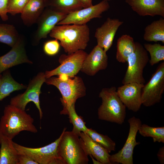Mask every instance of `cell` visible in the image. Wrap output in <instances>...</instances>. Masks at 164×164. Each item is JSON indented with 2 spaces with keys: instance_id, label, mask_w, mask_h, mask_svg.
Instances as JSON below:
<instances>
[{
  "instance_id": "1",
  "label": "cell",
  "mask_w": 164,
  "mask_h": 164,
  "mask_svg": "<svg viewBox=\"0 0 164 164\" xmlns=\"http://www.w3.org/2000/svg\"><path fill=\"white\" fill-rule=\"evenodd\" d=\"M50 36L60 41V44L67 54L84 50L90 40V30L87 24L56 25Z\"/></svg>"
},
{
  "instance_id": "2",
  "label": "cell",
  "mask_w": 164,
  "mask_h": 164,
  "mask_svg": "<svg viewBox=\"0 0 164 164\" xmlns=\"http://www.w3.org/2000/svg\"><path fill=\"white\" fill-rule=\"evenodd\" d=\"M33 118L25 111L11 104L5 107L0 120V132L12 139L20 132L36 133L38 130Z\"/></svg>"
},
{
  "instance_id": "3",
  "label": "cell",
  "mask_w": 164,
  "mask_h": 164,
  "mask_svg": "<svg viewBox=\"0 0 164 164\" xmlns=\"http://www.w3.org/2000/svg\"><path fill=\"white\" fill-rule=\"evenodd\" d=\"M71 78L61 74L58 77H52L47 78L45 82L48 85L56 87L61 94L60 101L63 107L60 112L61 114L64 115L68 107L75 104L77 99L86 94V88L82 78L76 76Z\"/></svg>"
},
{
  "instance_id": "4",
  "label": "cell",
  "mask_w": 164,
  "mask_h": 164,
  "mask_svg": "<svg viewBox=\"0 0 164 164\" xmlns=\"http://www.w3.org/2000/svg\"><path fill=\"white\" fill-rule=\"evenodd\" d=\"M102 103L98 109V118L122 125L126 117V107L119 98L115 87L102 89L99 95Z\"/></svg>"
},
{
  "instance_id": "5",
  "label": "cell",
  "mask_w": 164,
  "mask_h": 164,
  "mask_svg": "<svg viewBox=\"0 0 164 164\" xmlns=\"http://www.w3.org/2000/svg\"><path fill=\"white\" fill-rule=\"evenodd\" d=\"M64 128L58 146V153L63 164H87L88 155L82 146L80 137L72 131Z\"/></svg>"
},
{
  "instance_id": "6",
  "label": "cell",
  "mask_w": 164,
  "mask_h": 164,
  "mask_svg": "<svg viewBox=\"0 0 164 164\" xmlns=\"http://www.w3.org/2000/svg\"><path fill=\"white\" fill-rule=\"evenodd\" d=\"M135 42V50L127 60L128 66L122 81L123 84L132 82L144 84L145 83L143 71L149 58L143 46L139 42Z\"/></svg>"
},
{
  "instance_id": "7",
  "label": "cell",
  "mask_w": 164,
  "mask_h": 164,
  "mask_svg": "<svg viewBox=\"0 0 164 164\" xmlns=\"http://www.w3.org/2000/svg\"><path fill=\"white\" fill-rule=\"evenodd\" d=\"M61 135L54 142L44 146L32 148L19 145L13 141L19 154L26 155L38 164H63L58 153V146Z\"/></svg>"
},
{
  "instance_id": "8",
  "label": "cell",
  "mask_w": 164,
  "mask_h": 164,
  "mask_svg": "<svg viewBox=\"0 0 164 164\" xmlns=\"http://www.w3.org/2000/svg\"><path fill=\"white\" fill-rule=\"evenodd\" d=\"M164 91V62L158 66L142 92V104L150 107L160 102Z\"/></svg>"
},
{
  "instance_id": "9",
  "label": "cell",
  "mask_w": 164,
  "mask_h": 164,
  "mask_svg": "<svg viewBox=\"0 0 164 164\" xmlns=\"http://www.w3.org/2000/svg\"><path fill=\"white\" fill-rule=\"evenodd\" d=\"M46 79L44 73H39L30 81L24 93L18 94L11 99L10 104L25 111L27 104L30 102H33L38 110L40 119H41L43 113L40 106L39 96L41 93V87Z\"/></svg>"
},
{
  "instance_id": "10",
  "label": "cell",
  "mask_w": 164,
  "mask_h": 164,
  "mask_svg": "<svg viewBox=\"0 0 164 164\" xmlns=\"http://www.w3.org/2000/svg\"><path fill=\"white\" fill-rule=\"evenodd\" d=\"M128 122L130 128L126 142L121 149L117 153L110 155L109 159L112 164H133V154L135 147L139 144L136 141V136L142 121L138 118L133 116Z\"/></svg>"
},
{
  "instance_id": "11",
  "label": "cell",
  "mask_w": 164,
  "mask_h": 164,
  "mask_svg": "<svg viewBox=\"0 0 164 164\" xmlns=\"http://www.w3.org/2000/svg\"><path fill=\"white\" fill-rule=\"evenodd\" d=\"M88 54L80 50L70 54H62L59 61L60 65L55 69L45 73L46 79L54 75L64 74L73 78L80 70L83 62Z\"/></svg>"
},
{
  "instance_id": "12",
  "label": "cell",
  "mask_w": 164,
  "mask_h": 164,
  "mask_svg": "<svg viewBox=\"0 0 164 164\" xmlns=\"http://www.w3.org/2000/svg\"><path fill=\"white\" fill-rule=\"evenodd\" d=\"M110 7L108 2L103 0L95 5L70 12L57 25L86 24L93 19L101 18L102 13Z\"/></svg>"
},
{
  "instance_id": "13",
  "label": "cell",
  "mask_w": 164,
  "mask_h": 164,
  "mask_svg": "<svg viewBox=\"0 0 164 164\" xmlns=\"http://www.w3.org/2000/svg\"><path fill=\"white\" fill-rule=\"evenodd\" d=\"M68 14L50 7H46L38 18L37 28L33 37V41L38 44L42 39L46 38L48 34Z\"/></svg>"
},
{
  "instance_id": "14",
  "label": "cell",
  "mask_w": 164,
  "mask_h": 164,
  "mask_svg": "<svg viewBox=\"0 0 164 164\" xmlns=\"http://www.w3.org/2000/svg\"><path fill=\"white\" fill-rule=\"evenodd\" d=\"M144 84L130 83L118 87L117 94L123 104L128 110L138 111L142 104V92Z\"/></svg>"
},
{
  "instance_id": "15",
  "label": "cell",
  "mask_w": 164,
  "mask_h": 164,
  "mask_svg": "<svg viewBox=\"0 0 164 164\" xmlns=\"http://www.w3.org/2000/svg\"><path fill=\"white\" fill-rule=\"evenodd\" d=\"M108 58L106 52L97 45L87 54L80 70L87 75L94 76L99 71L107 68Z\"/></svg>"
},
{
  "instance_id": "16",
  "label": "cell",
  "mask_w": 164,
  "mask_h": 164,
  "mask_svg": "<svg viewBox=\"0 0 164 164\" xmlns=\"http://www.w3.org/2000/svg\"><path fill=\"white\" fill-rule=\"evenodd\" d=\"M123 23L118 19L108 18L96 30L94 36L97 45L106 52L112 46L115 34L119 27Z\"/></svg>"
},
{
  "instance_id": "17",
  "label": "cell",
  "mask_w": 164,
  "mask_h": 164,
  "mask_svg": "<svg viewBox=\"0 0 164 164\" xmlns=\"http://www.w3.org/2000/svg\"><path fill=\"white\" fill-rule=\"evenodd\" d=\"M23 63H32L28 58L23 38L20 36L11 50L0 57V74L13 66Z\"/></svg>"
},
{
  "instance_id": "18",
  "label": "cell",
  "mask_w": 164,
  "mask_h": 164,
  "mask_svg": "<svg viewBox=\"0 0 164 164\" xmlns=\"http://www.w3.org/2000/svg\"><path fill=\"white\" fill-rule=\"evenodd\" d=\"M125 2L140 16L159 15L164 18V0H125Z\"/></svg>"
},
{
  "instance_id": "19",
  "label": "cell",
  "mask_w": 164,
  "mask_h": 164,
  "mask_svg": "<svg viewBox=\"0 0 164 164\" xmlns=\"http://www.w3.org/2000/svg\"><path fill=\"white\" fill-rule=\"evenodd\" d=\"M82 146L87 154L91 155L102 164H112L109 160L108 152L100 145L93 140L86 133L79 135Z\"/></svg>"
},
{
  "instance_id": "20",
  "label": "cell",
  "mask_w": 164,
  "mask_h": 164,
  "mask_svg": "<svg viewBox=\"0 0 164 164\" xmlns=\"http://www.w3.org/2000/svg\"><path fill=\"white\" fill-rule=\"evenodd\" d=\"M45 8L44 0H30L21 13L24 24L30 26L36 23Z\"/></svg>"
},
{
  "instance_id": "21",
  "label": "cell",
  "mask_w": 164,
  "mask_h": 164,
  "mask_svg": "<svg viewBox=\"0 0 164 164\" xmlns=\"http://www.w3.org/2000/svg\"><path fill=\"white\" fill-rule=\"evenodd\" d=\"M0 164H18L19 154L12 139L0 132Z\"/></svg>"
},
{
  "instance_id": "22",
  "label": "cell",
  "mask_w": 164,
  "mask_h": 164,
  "mask_svg": "<svg viewBox=\"0 0 164 164\" xmlns=\"http://www.w3.org/2000/svg\"><path fill=\"white\" fill-rule=\"evenodd\" d=\"M116 58L119 62L125 63L128 57L135 50V42L129 35H122L119 38L117 43Z\"/></svg>"
},
{
  "instance_id": "23",
  "label": "cell",
  "mask_w": 164,
  "mask_h": 164,
  "mask_svg": "<svg viewBox=\"0 0 164 164\" xmlns=\"http://www.w3.org/2000/svg\"><path fill=\"white\" fill-rule=\"evenodd\" d=\"M144 39L147 42L164 43V19L161 17L148 25L145 29Z\"/></svg>"
},
{
  "instance_id": "24",
  "label": "cell",
  "mask_w": 164,
  "mask_h": 164,
  "mask_svg": "<svg viewBox=\"0 0 164 164\" xmlns=\"http://www.w3.org/2000/svg\"><path fill=\"white\" fill-rule=\"evenodd\" d=\"M26 87L16 81L7 71L1 77L0 80V101L12 92L26 88Z\"/></svg>"
},
{
  "instance_id": "25",
  "label": "cell",
  "mask_w": 164,
  "mask_h": 164,
  "mask_svg": "<svg viewBox=\"0 0 164 164\" xmlns=\"http://www.w3.org/2000/svg\"><path fill=\"white\" fill-rule=\"evenodd\" d=\"M46 7H50L68 14L83 8L78 0H44Z\"/></svg>"
},
{
  "instance_id": "26",
  "label": "cell",
  "mask_w": 164,
  "mask_h": 164,
  "mask_svg": "<svg viewBox=\"0 0 164 164\" xmlns=\"http://www.w3.org/2000/svg\"><path fill=\"white\" fill-rule=\"evenodd\" d=\"M20 36L15 26L12 25L0 23V42L12 47Z\"/></svg>"
},
{
  "instance_id": "27",
  "label": "cell",
  "mask_w": 164,
  "mask_h": 164,
  "mask_svg": "<svg viewBox=\"0 0 164 164\" xmlns=\"http://www.w3.org/2000/svg\"><path fill=\"white\" fill-rule=\"evenodd\" d=\"M64 115L69 116L70 122L73 125L72 131L78 135L81 132L86 133L88 128L82 117L76 113L75 109V104L67 108Z\"/></svg>"
},
{
  "instance_id": "28",
  "label": "cell",
  "mask_w": 164,
  "mask_h": 164,
  "mask_svg": "<svg viewBox=\"0 0 164 164\" xmlns=\"http://www.w3.org/2000/svg\"><path fill=\"white\" fill-rule=\"evenodd\" d=\"M139 133L144 137H151L154 142L164 143V127H152L145 124L139 128Z\"/></svg>"
},
{
  "instance_id": "29",
  "label": "cell",
  "mask_w": 164,
  "mask_h": 164,
  "mask_svg": "<svg viewBox=\"0 0 164 164\" xmlns=\"http://www.w3.org/2000/svg\"><path fill=\"white\" fill-rule=\"evenodd\" d=\"M86 133L93 140L102 146L109 153L115 150V143L108 136L99 133L92 128H88Z\"/></svg>"
},
{
  "instance_id": "30",
  "label": "cell",
  "mask_w": 164,
  "mask_h": 164,
  "mask_svg": "<svg viewBox=\"0 0 164 164\" xmlns=\"http://www.w3.org/2000/svg\"><path fill=\"white\" fill-rule=\"evenodd\" d=\"M144 48L150 54L149 62L151 66L164 60V46L159 43H145Z\"/></svg>"
},
{
  "instance_id": "31",
  "label": "cell",
  "mask_w": 164,
  "mask_h": 164,
  "mask_svg": "<svg viewBox=\"0 0 164 164\" xmlns=\"http://www.w3.org/2000/svg\"><path fill=\"white\" fill-rule=\"evenodd\" d=\"M30 0H9L7 12L13 15L21 13Z\"/></svg>"
},
{
  "instance_id": "32",
  "label": "cell",
  "mask_w": 164,
  "mask_h": 164,
  "mask_svg": "<svg viewBox=\"0 0 164 164\" xmlns=\"http://www.w3.org/2000/svg\"><path fill=\"white\" fill-rule=\"evenodd\" d=\"M60 46L58 40L56 39L49 40L44 43L43 50L45 53L49 56H54L58 53Z\"/></svg>"
},
{
  "instance_id": "33",
  "label": "cell",
  "mask_w": 164,
  "mask_h": 164,
  "mask_svg": "<svg viewBox=\"0 0 164 164\" xmlns=\"http://www.w3.org/2000/svg\"><path fill=\"white\" fill-rule=\"evenodd\" d=\"M9 0H0V16L3 21L8 19L7 6Z\"/></svg>"
},
{
  "instance_id": "34",
  "label": "cell",
  "mask_w": 164,
  "mask_h": 164,
  "mask_svg": "<svg viewBox=\"0 0 164 164\" xmlns=\"http://www.w3.org/2000/svg\"><path fill=\"white\" fill-rule=\"evenodd\" d=\"M18 164H38L29 156L19 154Z\"/></svg>"
},
{
  "instance_id": "35",
  "label": "cell",
  "mask_w": 164,
  "mask_h": 164,
  "mask_svg": "<svg viewBox=\"0 0 164 164\" xmlns=\"http://www.w3.org/2000/svg\"><path fill=\"white\" fill-rule=\"evenodd\" d=\"M157 156L161 164L164 163V147L160 148L158 152Z\"/></svg>"
},
{
  "instance_id": "36",
  "label": "cell",
  "mask_w": 164,
  "mask_h": 164,
  "mask_svg": "<svg viewBox=\"0 0 164 164\" xmlns=\"http://www.w3.org/2000/svg\"><path fill=\"white\" fill-rule=\"evenodd\" d=\"M83 8H87L93 5L92 0H78Z\"/></svg>"
},
{
  "instance_id": "37",
  "label": "cell",
  "mask_w": 164,
  "mask_h": 164,
  "mask_svg": "<svg viewBox=\"0 0 164 164\" xmlns=\"http://www.w3.org/2000/svg\"><path fill=\"white\" fill-rule=\"evenodd\" d=\"M90 156L91 158L92 159V160L93 164H102V163H101L100 162L97 160L96 159H94V158H93L91 155H90Z\"/></svg>"
},
{
  "instance_id": "38",
  "label": "cell",
  "mask_w": 164,
  "mask_h": 164,
  "mask_svg": "<svg viewBox=\"0 0 164 164\" xmlns=\"http://www.w3.org/2000/svg\"><path fill=\"white\" fill-rule=\"evenodd\" d=\"M106 0V1H108H108H111V0Z\"/></svg>"
},
{
  "instance_id": "39",
  "label": "cell",
  "mask_w": 164,
  "mask_h": 164,
  "mask_svg": "<svg viewBox=\"0 0 164 164\" xmlns=\"http://www.w3.org/2000/svg\"><path fill=\"white\" fill-rule=\"evenodd\" d=\"M1 77V76H0V80Z\"/></svg>"
},
{
  "instance_id": "40",
  "label": "cell",
  "mask_w": 164,
  "mask_h": 164,
  "mask_svg": "<svg viewBox=\"0 0 164 164\" xmlns=\"http://www.w3.org/2000/svg\"><path fill=\"white\" fill-rule=\"evenodd\" d=\"M0 144H1V142H0Z\"/></svg>"
}]
</instances>
